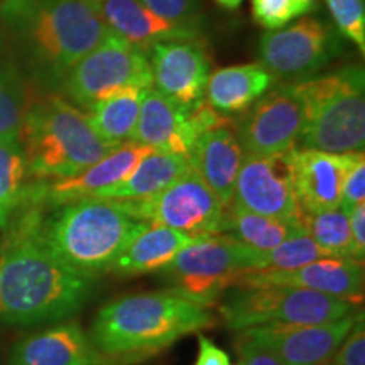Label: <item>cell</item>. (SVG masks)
<instances>
[{
	"label": "cell",
	"mask_w": 365,
	"mask_h": 365,
	"mask_svg": "<svg viewBox=\"0 0 365 365\" xmlns=\"http://www.w3.org/2000/svg\"><path fill=\"white\" fill-rule=\"evenodd\" d=\"M4 228L9 230L0 249V322L31 327L78 313L93 293L95 279L75 272L46 249L21 208Z\"/></svg>",
	"instance_id": "1"
},
{
	"label": "cell",
	"mask_w": 365,
	"mask_h": 365,
	"mask_svg": "<svg viewBox=\"0 0 365 365\" xmlns=\"http://www.w3.org/2000/svg\"><path fill=\"white\" fill-rule=\"evenodd\" d=\"M46 249L81 276L97 279L110 272L132 237L148 225L130 212L124 200L83 198L43 207L24 202L19 207Z\"/></svg>",
	"instance_id": "2"
},
{
	"label": "cell",
	"mask_w": 365,
	"mask_h": 365,
	"mask_svg": "<svg viewBox=\"0 0 365 365\" xmlns=\"http://www.w3.org/2000/svg\"><path fill=\"white\" fill-rule=\"evenodd\" d=\"M215 322L208 308L163 289L108 301L98 309L90 339L100 352L129 365L161 352L190 333L212 328Z\"/></svg>",
	"instance_id": "3"
},
{
	"label": "cell",
	"mask_w": 365,
	"mask_h": 365,
	"mask_svg": "<svg viewBox=\"0 0 365 365\" xmlns=\"http://www.w3.org/2000/svg\"><path fill=\"white\" fill-rule=\"evenodd\" d=\"M0 14L31 61L59 80L110 34L93 0H6Z\"/></svg>",
	"instance_id": "4"
},
{
	"label": "cell",
	"mask_w": 365,
	"mask_h": 365,
	"mask_svg": "<svg viewBox=\"0 0 365 365\" xmlns=\"http://www.w3.org/2000/svg\"><path fill=\"white\" fill-rule=\"evenodd\" d=\"M19 140L33 180L73 176L117 148L100 137L88 113L59 97L26 108Z\"/></svg>",
	"instance_id": "5"
},
{
	"label": "cell",
	"mask_w": 365,
	"mask_h": 365,
	"mask_svg": "<svg viewBox=\"0 0 365 365\" xmlns=\"http://www.w3.org/2000/svg\"><path fill=\"white\" fill-rule=\"evenodd\" d=\"M364 86L360 66L296 83L304 103V125L298 144L333 154L364 153Z\"/></svg>",
	"instance_id": "6"
},
{
	"label": "cell",
	"mask_w": 365,
	"mask_h": 365,
	"mask_svg": "<svg viewBox=\"0 0 365 365\" xmlns=\"http://www.w3.org/2000/svg\"><path fill=\"white\" fill-rule=\"evenodd\" d=\"M262 250L250 249L228 235L196 239L159 271L171 293L210 308L242 277L262 269Z\"/></svg>",
	"instance_id": "7"
},
{
	"label": "cell",
	"mask_w": 365,
	"mask_h": 365,
	"mask_svg": "<svg viewBox=\"0 0 365 365\" xmlns=\"http://www.w3.org/2000/svg\"><path fill=\"white\" fill-rule=\"evenodd\" d=\"M220 314L230 330L257 327L322 325L354 312V303L289 286H235L220 299Z\"/></svg>",
	"instance_id": "8"
},
{
	"label": "cell",
	"mask_w": 365,
	"mask_h": 365,
	"mask_svg": "<svg viewBox=\"0 0 365 365\" xmlns=\"http://www.w3.org/2000/svg\"><path fill=\"white\" fill-rule=\"evenodd\" d=\"M153 85L148 54L112 33L63 76L66 95L83 112L122 90L153 88Z\"/></svg>",
	"instance_id": "9"
},
{
	"label": "cell",
	"mask_w": 365,
	"mask_h": 365,
	"mask_svg": "<svg viewBox=\"0 0 365 365\" xmlns=\"http://www.w3.org/2000/svg\"><path fill=\"white\" fill-rule=\"evenodd\" d=\"M124 202L143 222L170 227L195 239L222 235L225 207L193 168L161 193Z\"/></svg>",
	"instance_id": "10"
},
{
	"label": "cell",
	"mask_w": 365,
	"mask_h": 365,
	"mask_svg": "<svg viewBox=\"0 0 365 365\" xmlns=\"http://www.w3.org/2000/svg\"><path fill=\"white\" fill-rule=\"evenodd\" d=\"M339 51V36L325 22L313 17L269 31L259 44L261 65L282 83H301L313 78Z\"/></svg>",
	"instance_id": "11"
},
{
	"label": "cell",
	"mask_w": 365,
	"mask_h": 365,
	"mask_svg": "<svg viewBox=\"0 0 365 365\" xmlns=\"http://www.w3.org/2000/svg\"><path fill=\"white\" fill-rule=\"evenodd\" d=\"M252 105L237 125L244 154L272 156L298 145L304 125V103L296 83H279Z\"/></svg>",
	"instance_id": "12"
},
{
	"label": "cell",
	"mask_w": 365,
	"mask_h": 365,
	"mask_svg": "<svg viewBox=\"0 0 365 365\" xmlns=\"http://www.w3.org/2000/svg\"><path fill=\"white\" fill-rule=\"evenodd\" d=\"M220 125H227V118L213 110L207 100L195 110H188L156 88H149L140 103L130 140L161 153L188 158L196 139L203 132Z\"/></svg>",
	"instance_id": "13"
},
{
	"label": "cell",
	"mask_w": 365,
	"mask_h": 365,
	"mask_svg": "<svg viewBox=\"0 0 365 365\" xmlns=\"http://www.w3.org/2000/svg\"><path fill=\"white\" fill-rule=\"evenodd\" d=\"M291 150L272 156L244 154L232 205L276 220L303 223L291 178Z\"/></svg>",
	"instance_id": "14"
},
{
	"label": "cell",
	"mask_w": 365,
	"mask_h": 365,
	"mask_svg": "<svg viewBox=\"0 0 365 365\" xmlns=\"http://www.w3.org/2000/svg\"><path fill=\"white\" fill-rule=\"evenodd\" d=\"M153 150L149 145L135 140H125L100 161L76 175L61 180H34L26 200L43 207H58L76 200L93 198L102 191L124 181L135 170L137 164Z\"/></svg>",
	"instance_id": "15"
},
{
	"label": "cell",
	"mask_w": 365,
	"mask_h": 365,
	"mask_svg": "<svg viewBox=\"0 0 365 365\" xmlns=\"http://www.w3.org/2000/svg\"><path fill=\"white\" fill-rule=\"evenodd\" d=\"M145 54L158 91L188 110L205 102L210 59L195 39L159 41Z\"/></svg>",
	"instance_id": "16"
},
{
	"label": "cell",
	"mask_w": 365,
	"mask_h": 365,
	"mask_svg": "<svg viewBox=\"0 0 365 365\" xmlns=\"http://www.w3.org/2000/svg\"><path fill=\"white\" fill-rule=\"evenodd\" d=\"M360 313L322 325H276L244 330L250 339L266 346L282 365H325L357 322Z\"/></svg>",
	"instance_id": "17"
},
{
	"label": "cell",
	"mask_w": 365,
	"mask_h": 365,
	"mask_svg": "<svg viewBox=\"0 0 365 365\" xmlns=\"http://www.w3.org/2000/svg\"><path fill=\"white\" fill-rule=\"evenodd\" d=\"M289 286L357 303L364 296V264L354 259L322 257L291 271L254 269L239 286Z\"/></svg>",
	"instance_id": "18"
},
{
	"label": "cell",
	"mask_w": 365,
	"mask_h": 365,
	"mask_svg": "<svg viewBox=\"0 0 365 365\" xmlns=\"http://www.w3.org/2000/svg\"><path fill=\"white\" fill-rule=\"evenodd\" d=\"M360 154H333L308 148L291 150V178L303 213L340 208L346 173Z\"/></svg>",
	"instance_id": "19"
},
{
	"label": "cell",
	"mask_w": 365,
	"mask_h": 365,
	"mask_svg": "<svg viewBox=\"0 0 365 365\" xmlns=\"http://www.w3.org/2000/svg\"><path fill=\"white\" fill-rule=\"evenodd\" d=\"M11 365H125L100 352L90 333L76 323L27 336L14 349Z\"/></svg>",
	"instance_id": "20"
},
{
	"label": "cell",
	"mask_w": 365,
	"mask_h": 365,
	"mask_svg": "<svg viewBox=\"0 0 365 365\" xmlns=\"http://www.w3.org/2000/svg\"><path fill=\"white\" fill-rule=\"evenodd\" d=\"M242 159H244V150L240 148L237 134L227 125L203 132L196 139L188 156L191 168L202 176L223 207L232 203Z\"/></svg>",
	"instance_id": "21"
},
{
	"label": "cell",
	"mask_w": 365,
	"mask_h": 365,
	"mask_svg": "<svg viewBox=\"0 0 365 365\" xmlns=\"http://www.w3.org/2000/svg\"><path fill=\"white\" fill-rule=\"evenodd\" d=\"M100 12L112 34L144 53L159 41L196 39L198 36V29L163 19L140 0H102Z\"/></svg>",
	"instance_id": "22"
},
{
	"label": "cell",
	"mask_w": 365,
	"mask_h": 365,
	"mask_svg": "<svg viewBox=\"0 0 365 365\" xmlns=\"http://www.w3.org/2000/svg\"><path fill=\"white\" fill-rule=\"evenodd\" d=\"M195 240V237L181 234L170 227L148 223L125 245L113 264L112 272L124 277L159 272Z\"/></svg>",
	"instance_id": "23"
},
{
	"label": "cell",
	"mask_w": 365,
	"mask_h": 365,
	"mask_svg": "<svg viewBox=\"0 0 365 365\" xmlns=\"http://www.w3.org/2000/svg\"><path fill=\"white\" fill-rule=\"evenodd\" d=\"M274 78L262 65L223 68L210 75L205 100L218 113L245 112L271 88Z\"/></svg>",
	"instance_id": "24"
},
{
	"label": "cell",
	"mask_w": 365,
	"mask_h": 365,
	"mask_svg": "<svg viewBox=\"0 0 365 365\" xmlns=\"http://www.w3.org/2000/svg\"><path fill=\"white\" fill-rule=\"evenodd\" d=\"M191 168L188 158L180 154L153 150L135 170L112 188L102 191L93 198L107 200H144L166 190Z\"/></svg>",
	"instance_id": "25"
},
{
	"label": "cell",
	"mask_w": 365,
	"mask_h": 365,
	"mask_svg": "<svg viewBox=\"0 0 365 365\" xmlns=\"http://www.w3.org/2000/svg\"><path fill=\"white\" fill-rule=\"evenodd\" d=\"M301 232H304L303 223L276 220L232 203L225 207L223 213L222 234L255 250H271Z\"/></svg>",
	"instance_id": "26"
},
{
	"label": "cell",
	"mask_w": 365,
	"mask_h": 365,
	"mask_svg": "<svg viewBox=\"0 0 365 365\" xmlns=\"http://www.w3.org/2000/svg\"><path fill=\"white\" fill-rule=\"evenodd\" d=\"M149 88H129L100 100L90 108L88 117L95 130L107 143L118 145L132 139L139 118L140 103Z\"/></svg>",
	"instance_id": "27"
},
{
	"label": "cell",
	"mask_w": 365,
	"mask_h": 365,
	"mask_svg": "<svg viewBox=\"0 0 365 365\" xmlns=\"http://www.w3.org/2000/svg\"><path fill=\"white\" fill-rule=\"evenodd\" d=\"M33 178L27 170L19 135L0 139V227L26 202Z\"/></svg>",
	"instance_id": "28"
},
{
	"label": "cell",
	"mask_w": 365,
	"mask_h": 365,
	"mask_svg": "<svg viewBox=\"0 0 365 365\" xmlns=\"http://www.w3.org/2000/svg\"><path fill=\"white\" fill-rule=\"evenodd\" d=\"M303 230L312 237L314 244L328 257L357 261L352 232H350L349 212H345L344 208L327 210V212L318 213H303Z\"/></svg>",
	"instance_id": "29"
},
{
	"label": "cell",
	"mask_w": 365,
	"mask_h": 365,
	"mask_svg": "<svg viewBox=\"0 0 365 365\" xmlns=\"http://www.w3.org/2000/svg\"><path fill=\"white\" fill-rule=\"evenodd\" d=\"M328 257L307 232H301L271 250H262V269L269 271H291L304 264Z\"/></svg>",
	"instance_id": "30"
},
{
	"label": "cell",
	"mask_w": 365,
	"mask_h": 365,
	"mask_svg": "<svg viewBox=\"0 0 365 365\" xmlns=\"http://www.w3.org/2000/svg\"><path fill=\"white\" fill-rule=\"evenodd\" d=\"M26 97L22 81L11 66L0 65V139L19 135Z\"/></svg>",
	"instance_id": "31"
},
{
	"label": "cell",
	"mask_w": 365,
	"mask_h": 365,
	"mask_svg": "<svg viewBox=\"0 0 365 365\" xmlns=\"http://www.w3.org/2000/svg\"><path fill=\"white\" fill-rule=\"evenodd\" d=\"M333 21L346 39L365 51V6L364 0H327Z\"/></svg>",
	"instance_id": "32"
},
{
	"label": "cell",
	"mask_w": 365,
	"mask_h": 365,
	"mask_svg": "<svg viewBox=\"0 0 365 365\" xmlns=\"http://www.w3.org/2000/svg\"><path fill=\"white\" fill-rule=\"evenodd\" d=\"M309 6L312 4L303 0H252V14L255 22L269 31H276L308 12Z\"/></svg>",
	"instance_id": "33"
},
{
	"label": "cell",
	"mask_w": 365,
	"mask_h": 365,
	"mask_svg": "<svg viewBox=\"0 0 365 365\" xmlns=\"http://www.w3.org/2000/svg\"><path fill=\"white\" fill-rule=\"evenodd\" d=\"M150 12L175 24L198 29L200 0H140Z\"/></svg>",
	"instance_id": "34"
},
{
	"label": "cell",
	"mask_w": 365,
	"mask_h": 365,
	"mask_svg": "<svg viewBox=\"0 0 365 365\" xmlns=\"http://www.w3.org/2000/svg\"><path fill=\"white\" fill-rule=\"evenodd\" d=\"M335 365H365V327L364 313H360L357 322L346 333L335 355L330 360Z\"/></svg>",
	"instance_id": "35"
},
{
	"label": "cell",
	"mask_w": 365,
	"mask_h": 365,
	"mask_svg": "<svg viewBox=\"0 0 365 365\" xmlns=\"http://www.w3.org/2000/svg\"><path fill=\"white\" fill-rule=\"evenodd\" d=\"M365 200V158L364 153L352 164L346 178L344 181V190H341V203L340 208L345 212L352 210L357 205L364 203Z\"/></svg>",
	"instance_id": "36"
},
{
	"label": "cell",
	"mask_w": 365,
	"mask_h": 365,
	"mask_svg": "<svg viewBox=\"0 0 365 365\" xmlns=\"http://www.w3.org/2000/svg\"><path fill=\"white\" fill-rule=\"evenodd\" d=\"M235 346L240 357V365H282L281 360L271 350L257 344L244 331H240Z\"/></svg>",
	"instance_id": "37"
},
{
	"label": "cell",
	"mask_w": 365,
	"mask_h": 365,
	"mask_svg": "<svg viewBox=\"0 0 365 365\" xmlns=\"http://www.w3.org/2000/svg\"><path fill=\"white\" fill-rule=\"evenodd\" d=\"M350 232H352V240L355 247L357 261L364 264L365 257V203H360L352 210H349Z\"/></svg>",
	"instance_id": "38"
},
{
	"label": "cell",
	"mask_w": 365,
	"mask_h": 365,
	"mask_svg": "<svg viewBox=\"0 0 365 365\" xmlns=\"http://www.w3.org/2000/svg\"><path fill=\"white\" fill-rule=\"evenodd\" d=\"M198 359L195 365H232L227 352H223L220 346L213 344L202 333L198 335Z\"/></svg>",
	"instance_id": "39"
},
{
	"label": "cell",
	"mask_w": 365,
	"mask_h": 365,
	"mask_svg": "<svg viewBox=\"0 0 365 365\" xmlns=\"http://www.w3.org/2000/svg\"><path fill=\"white\" fill-rule=\"evenodd\" d=\"M217 2L220 4V6H225L228 9H235V7H239L244 0H217Z\"/></svg>",
	"instance_id": "40"
},
{
	"label": "cell",
	"mask_w": 365,
	"mask_h": 365,
	"mask_svg": "<svg viewBox=\"0 0 365 365\" xmlns=\"http://www.w3.org/2000/svg\"><path fill=\"white\" fill-rule=\"evenodd\" d=\"M303 2H308V4H312V2H313V0H303Z\"/></svg>",
	"instance_id": "41"
},
{
	"label": "cell",
	"mask_w": 365,
	"mask_h": 365,
	"mask_svg": "<svg viewBox=\"0 0 365 365\" xmlns=\"http://www.w3.org/2000/svg\"><path fill=\"white\" fill-rule=\"evenodd\" d=\"M325 365H335L333 362H328V364H325Z\"/></svg>",
	"instance_id": "42"
},
{
	"label": "cell",
	"mask_w": 365,
	"mask_h": 365,
	"mask_svg": "<svg viewBox=\"0 0 365 365\" xmlns=\"http://www.w3.org/2000/svg\"><path fill=\"white\" fill-rule=\"evenodd\" d=\"M93 2H98L100 4V2H102V0H93Z\"/></svg>",
	"instance_id": "43"
},
{
	"label": "cell",
	"mask_w": 365,
	"mask_h": 365,
	"mask_svg": "<svg viewBox=\"0 0 365 365\" xmlns=\"http://www.w3.org/2000/svg\"><path fill=\"white\" fill-rule=\"evenodd\" d=\"M0 230H2V227H0Z\"/></svg>",
	"instance_id": "44"
},
{
	"label": "cell",
	"mask_w": 365,
	"mask_h": 365,
	"mask_svg": "<svg viewBox=\"0 0 365 365\" xmlns=\"http://www.w3.org/2000/svg\"><path fill=\"white\" fill-rule=\"evenodd\" d=\"M239 365H240V364H239Z\"/></svg>",
	"instance_id": "45"
}]
</instances>
